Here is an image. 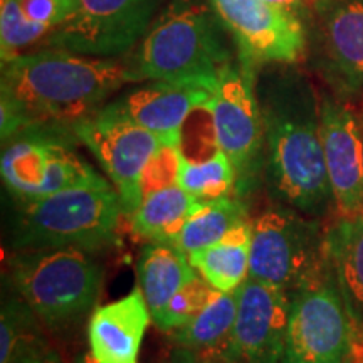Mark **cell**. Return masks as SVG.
<instances>
[{
	"mask_svg": "<svg viewBox=\"0 0 363 363\" xmlns=\"http://www.w3.org/2000/svg\"><path fill=\"white\" fill-rule=\"evenodd\" d=\"M11 272L19 296L56 331L79 323L93 310L104 278L93 254L76 247L17 251Z\"/></svg>",
	"mask_w": 363,
	"mask_h": 363,
	"instance_id": "cell-5",
	"label": "cell"
},
{
	"mask_svg": "<svg viewBox=\"0 0 363 363\" xmlns=\"http://www.w3.org/2000/svg\"><path fill=\"white\" fill-rule=\"evenodd\" d=\"M216 291L217 289L212 288L202 276L197 274L175 293V296L170 299L160 318L153 323L157 325L158 330L167 331V333L179 330L180 326L187 325L194 316H197L206 308Z\"/></svg>",
	"mask_w": 363,
	"mask_h": 363,
	"instance_id": "cell-27",
	"label": "cell"
},
{
	"mask_svg": "<svg viewBox=\"0 0 363 363\" xmlns=\"http://www.w3.org/2000/svg\"><path fill=\"white\" fill-rule=\"evenodd\" d=\"M152 315L142 289L94 308L88 323L89 352L99 363H138Z\"/></svg>",
	"mask_w": 363,
	"mask_h": 363,
	"instance_id": "cell-17",
	"label": "cell"
},
{
	"mask_svg": "<svg viewBox=\"0 0 363 363\" xmlns=\"http://www.w3.org/2000/svg\"><path fill=\"white\" fill-rule=\"evenodd\" d=\"M235 293L216 291L187 325L172 331V342L199 363H238L234 345Z\"/></svg>",
	"mask_w": 363,
	"mask_h": 363,
	"instance_id": "cell-19",
	"label": "cell"
},
{
	"mask_svg": "<svg viewBox=\"0 0 363 363\" xmlns=\"http://www.w3.org/2000/svg\"><path fill=\"white\" fill-rule=\"evenodd\" d=\"M126 83L125 61L57 49L2 62V142L39 125H72L94 115Z\"/></svg>",
	"mask_w": 363,
	"mask_h": 363,
	"instance_id": "cell-1",
	"label": "cell"
},
{
	"mask_svg": "<svg viewBox=\"0 0 363 363\" xmlns=\"http://www.w3.org/2000/svg\"><path fill=\"white\" fill-rule=\"evenodd\" d=\"M219 21L201 0H174L125 61L136 83L167 81L214 91L235 61Z\"/></svg>",
	"mask_w": 363,
	"mask_h": 363,
	"instance_id": "cell-3",
	"label": "cell"
},
{
	"mask_svg": "<svg viewBox=\"0 0 363 363\" xmlns=\"http://www.w3.org/2000/svg\"><path fill=\"white\" fill-rule=\"evenodd\" d=\"M19 363H62V362L56 352L49 350L45 353H40V355L26 358V360H22Z\"/></svg>",
	"mask_w": 363,
	"mask_h": 363,
	"instance_id": "cell-29",
	"label": "cell"
},
{
	"mask_svg": "<svg viewBox=\"0 0 363 363\" xmlns=\"http://www.w3.org/2000/svg\"><path fill=\"white\" fill-rule=\"evenodd\" d=\"M325 264L357 335H363V216L342 217L325 233Z\"/></svg>",
	"mask_w": 363,
	"mask_h": 363,
	"instance_id": "cell-18",
	"label": "cell"
},
{
	"mask_svg": "<svg viewBox=\"0 0 363 363\" xmlns=\"http://www.w3.org/2000/svg\"><path fill=\"white\" fill-rule=\"evenodd\" d=\"M362 216H363V214H362Z\"/></svg>",
	"mask_w": 363,
	"mask_h": 363,
	"instance_id": "cell-36",
	"label": "cell"
},
{
	"mask_svg": "<svg viewBox=\"0 0 363 363\" xmlns=\"http://www.w3.org/2000/svg\"><path fill=\"white\" fill-rule=\"evenodd\" d=\"M38 315L24 299L9 298L0 315V363H19L49 352Z\"/></svg>",
	"mask_w": 363,
	"mask_h": 363,
	"instance_id": "cell-24",
	"label": "cell"
},
{
	"mask_svg": "<svg viewBox=\"0 0 363 363\" xmlns=\"http://www.w3.org/2000/svg\"><path fill=\"white\" fill-rule=\"evenodd\" d=\"M264 120V174L272 195L318 217L333 201L320 131V104L296 72H269L257 83Z\"/></svg>",
	"mask_w": 363,
	"mask_h": 363,
	"instance_id": "cell-2",
	"label": "cell"
},
{
	"mask_svg": "<svg viewBox=\"0 0 363 363\" xmlns=\"http://www.w3.org/2000/svg\"><path fill=\"white\" fill-rule=\"evenodd\" d=\"M360 128H362V140H363V115H362V120H360Z\"/></svg>",
	"mask_w": 363,
	"mask_h": 363,
	"instance_id": "cell-34",
	"label": "cell"
},
{
	"mask_svg": "<svg viewBox=\"0 0 363 363\" xmlns=\"http://www.w3.org/2000/svg\"><path fill=\"white\" fill-rule=\"evenodd\" d=\"M30 21L54 29L71 16L76 0H21Z\"/></svg>",
	"mask_w": 363,
	"mask_h": 363,
	"instance_id": "cell-28",
	"label": "cell"
},
{
	"mask_svg": "<svg viewBox=\"0 0 363 363\" xmlns=\"http://www.w3.org/2000/svg\"><path fill=\"white\" fill-rule=\"evenodd\" d=\"M158 0H76L71 16L49 33L48 45L93 57L130 51L148 30Z\"/></svg>",
	"mask_w": 363,
	"mask_h": 363,
	"instance_id": "cell-11",
	"label": "cell"
},
{
	"mask_svg": "<svg viewBox=\"0 0 363 363\" xmlns=\"http://www.w3.org/2000/svg\"><path fill=\"white\" fill-rule=\"evenodd\" d=\"M320 131L333 202L342 217L363 214V140L360 121L350 108L325 96Z\"/></svg>",
	"mask_w": 363,
	"mask_h": 363,
	"instance_id": "cell-15",
	"label": "cell"
},
{
	"mask_svg": "<svg viewBox=\"0 0 363 363\" xmlns=\"http://www.w3.org/2000/svg\"><path fill=\"white\" fill-rule=\"evenodd\" d=\"M238 45V57L256 67L294 65L305 56L306 33L296 13L264 0H211Z\"/></svg>",
	"mask_w": 363,
	"mask_h": 363,
	"instance_id": "cell-12",
	"label": "cell"
},
{
	"mask_svg": "<svg viewBox=\"0 0 363 363\" xmlns=\"http://www.w3.org/2000/svg\"><path fill=\"white\" fill-rule=\"evenodd\" d=\"M104 170L120 197L125 216H131L143 201V179L163 140L152 131L98 110L72 126Z\"/></svg>",
	"mask_w": 363,
	"mask_h": 363,
	"instance_id": "cell-10",
	"label": "cell"
},
{
	"mask_svg": "<svg viewBox=\"0 0 363 363\" xmlns=\"http://www.w3.org/2000/svg\"><path fill=\"white\" fill-rule=\"evenodd\" d=\"M235 305L234 345L239 362L283 363L291 296L249 276L235 291Z\"/></svg>",
	"mask_w": 363,
	"mask_h": 363,
	"instance_id": "cell-13",
	"label": "cell"
},
{
	"mask_svg": "<svg viewBox=\"0 0 363 363\" xmlns=\"http://www.w3.org/2000/svg\"><path fill=\"white\" fill-rule=\"evenodd\" d=\"M21 206L12 233L16 251L76 247L96 254L118 246L125 214L113 185L62 190Z\"/></svg>",
	"mask_w": 363,
	"mask_h": 363,
	"instance_id": "cell-4",
	"label": "cell"
},
{
	"mask_svg": "<svg viewBox=\"0 0 363 363\" xmlns=\"http://www.w3.org/2000/svg\"><path fill=\"white\" fill-rule=\"evenodd\" d=\"M0 52L2 62L21 54V49L51 33L49 27L30 21L22 9L21 0L0 2Z\"/></svg>",
	"mask_w": 363,
	"mask_h": 363,
	"instance_id": "cell-26",
	"label": "cell"
},
{
	"mask_svg": "<svg viewBox=\"0 0 363 363\" xmlns=\"http://www.w3.org/2000/svg\"><path fill=\"white\" fill-rule=\"evenodd\" d=\"M206 110L216 147L235 170L238 197L251 194L264 169V120L257 98L256 67L238 57L222 72Z\"/></svg>",
	"mask_w": 363,
	"mask_h": 363,
	"instance_id": "cell-7",
	"label": "cell"
},
{
	"mask_svg": "<svg viewBox=\"0 0 363 363\" xmlns=\"http://www.w3.org/2000/svg\"><path fill=\"white\" fill-rule=\"evenodd\" d=\"M177 185L201 202L214 201L234 192L235 170L220 148H216L211 157L202 160L189 158L180 148Z\"/></svg>",
	"mask_w": 363,
	"mask_h": 363,
	"instance_id": "cell-25",
	"label": "cell"
},
{
	"mask_svg": "<svg viewBox=\"0 0 363 363\" xmlns=\"http://www.w3.org/2000/svg\"><path fill=\"white\" fill-rule=\"evenodd\" d=\"M138 288L142 289L152 320L155 321L184 284L197 276L189 256L175 244L147 242L136 261Z\"/></svg>",
	"mask_w": 363,
	"mask_h": 363,
	"instance_id": "cell-20",
	"label": "cell"
},
{
	"mask_svg": "<svg viewBox=\"0 0 363 363\" xmlns=\"http://www.w3.org/2000/svg\"><path fill=\"white\" fill-rule=\"evenodd\" d=\"M348 363H352V362H348Z\"/></svg>",
	"mask_w": 363,
	"mask_h": 363,
	"instance_id": "cell-35",
	"label": "cell"
},
{
	"mask_svg": "<svg viewBox=\"0 0 363 363\" xmlns=\"http://www.w3.org/2000/svg\"><path fill=\"white\" fill-rule=\"evenodd\" d=\"M318 66L343 96L363 93V0H316Z\"/></svg>",
	"mask_w": 363,
	"mask_h": 363,
	"instance_id": "cell-14",
	"label": "cell"
},
{
	"mask_svg": "<svg viewBox=\"0 0 363 363\" xmlns=\"http://www.w3.org/2000/svg\"><path fill=\"white\" fill-rule=\"evenodd\" d=\"M0 174L19 202L38 201L76 187H103V179L88 162L52 135H17L4 147Z\"/></svg>",
	"mask_w": 363,
	"mask_h": 363,
	"instance_id": "cell-9",
	"label": "cell"
},
{
	"mask_svg": "<svg viewBox=\"0 0 363 363\" xmlns=\"http://www.w3.org/2000/svg\"><path fill=\"white\" fill-rule=\"evenodd\" d=\"M355 328L328 267L291 294L283 363H348Z\"/></svg>",
	"mask_w": 363,
	"mask_h": 363,
	"instance_id": "cell-8",
	"label": "cell"
},
{
	"mask_svg": "<svg viewBox=\"0 0 363 363\" xmlns=\"http://www.w3.org/2000/svg\"><path fill=\"white\" fill-rule=\"evenodd\" d=\"M76 363H99L96 358L93 357V353H83V355H81L78 360H76Z\"/></svg>",
	"mask_w": 363,
	"mask_h": 363,
	"instance_id": "cell-32",
	"label": "cell"
},
{
	"mask_svg": "<svg viewBox=\"0 0 363 363\" xmlns=\"http://www.w3.org/2000/svg\"><path fill=\"white\" fill-rule=\"evenodd\" d=\"M199 206L201 201L177 184L153 189L130 216L131 230L147 242L174 244Z\"/></svg>",
	"mask_w": 363,
	"mask_h": 363,
	"instance_id": "cell-21",
	"label": "cell"
},
{
	"mask_svg": "<svg viewBox=\"0 0 363 363\" xmlns=\"http://www.w3.org/2000/svg\"><path fill=\"white\" fill-rule=\"evenodd\" d=\"M182 353H184V355H182L180 360H179V362H175V363H199L197 360H195V358H194L192 355H189L187 352L182 350Z\"/></svg>",
	"mask_w": 363,
	"mask_h": 363,
	"instance_id": "cell-33",
	"label": "cell"
},
{
	"mask_svg": "<svg viewBox=\"0 0 363 363\" xmlns=\"http://www.w3.org/2000/svg\"><path fill=\"white\" fill-rule=\"evenodd\" d=\"M264 2L271 4V6L274 7H281V9H286V11L294 12V9L303 6V4L308 2V0H264Z\"/></svg>",
	"mask_w": 363,
	"mask_h": 363,
	"instance_id": "cell-30",
	"label": "cell"
},
{
	"mask_svg": "<svg viewBox=\"0 0 363 363\" xmlns=\"http://www.w3.org/2000/svg\"><path fill=\"white\" fill-rule=\"evenodd\" d=\"M251 239V222H240L219 242L189 254V261L217 291L235 293L249 278Z\"/></svg>",
	"mask_w": 363,
	"mask_h": 363,
	"instance_id": "cell-22",
	"label": "cell"
},
{
	"mask_svg": "<svg viewBox=\"0 0 363 363\" xmlns=\"http://www.w3.org/2000/svg\"><path fill=\"white\" fill-rule=\"evenodd\" d=\"M249 276L291 296L325 272L320 224L288 206L269 207L251 222Z\"/></svg>",
	"mask_w": 363,
	"mask_h": 363,
	"instance_id": "cell-6",
	"label": "cell"
},
{
	"mask_svg": "<svg viewBox=\"0 0 363 363\" xmlns=\"http://www.w3.org/2000/svg\"><path fill=\"white\" fill-rule=\"evenodd\" d=\"M246 220V203L238 195H225L214 201L201 202L174 244L189 256L219 242L235 225Z\"/></svg>",
	"mask_w": 363,
	"mask_h": 363,
	"instance_id": "cell-23",
	"label": "cell"
},
{
	"mask_svg": "<svg viewBox=\"0 0 363 363\" xmlns=\"http://www.w3.org/2000/svg\"><path fill=\"white\" fill-rule=\"evenodd\" d=\"M212 94L203 86L152 81L104 104L101 111L152 131L163 143L182 145L184 125L194 111L207 106Z\"/></svg>",
	"mask_w": 363,
	"mask_h": 363,
	"instance_id": "cell-16",
	"label": "cell"
},
{
	"mask_svg": "<svg viewBox=\"0 0 363 363\" xmlns=\"http://www.w3.org/2000/svg\"><path fill=\"white\" fill-rule=\"evenodd\" d=\"M350 362L352 363H363V340L355 338V342H353Z\"/></svg>",
	"mask_w": 363,
	"mask_h": 363,
	"instance_id": "cell-31",
	"label": "cell"
}]
</instances>
